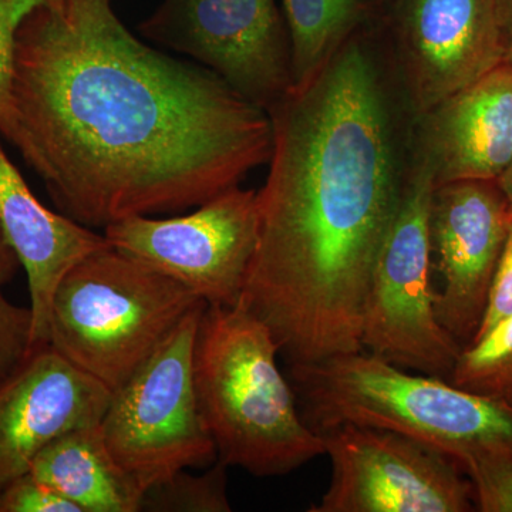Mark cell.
Returning <instances> with one entry per match:
<instances>
[{
  "instance_id": "obj_12",
  "label": "cell",
  "mask_w": 512,
  "mask_h": 512,
  "mask_svg": "<svg viewBox=\"0 0 512 512\" xmlns=\"http://www.w3.org/2000/svg\"><path fill=\"white\" fill-rule=\"evenodd\" d=\"M512 215L495 180L453 181L434 187L431 247L439 256L443 288L436 293L440 325L467 346L487 306Z\"/></svg>"
},
{
  "instance_id": "obj_16",
  "label": "cell",
  "mask_w": 512,
  "mask_h": 512,
  "mask_svg": "<svg viewBox=\"0 0 512 512\" xmlns=\"http://www.w3.org/2000/svg\"><path fill=\"white\" fill-rule=\"evenodd\" d=\"M29 473L82 512H140L146 493L111 454L100 423L47 444Z\"/></svg>"
},
{
  "instance_id": "obj_6",
  "label": "cell",
  "mask_w": 512,
  "mask_h": 512,
  "mask_svg": "<svg viewBox=\"0 0 512 512\" xmlns=\"http://www.w3.org/2000/svg\"><path fill=\"white\" fill-rule=\"evenodd\" d=\"M205 306L198 303L111 393L100 421L111 454L144 491L180 471L218 460L194 382L195 340Z\"/></svg>"
},
{
  "instance_id": "obj_27",
  "label": "cell",
  "mask_w": 512,
  "mask_h": 512,
  "mask_svg": "<svg viewBox=\"0 0 512 512\" xmlns=\"http://www.w3.org/2000/svg\"><path fill=\"white\" fill-rule=\"evenodd\" d=\"M495 181H497L498 187H500L501 192H503L504 198L507 200L508 208H510L512 215V160L510 165L505 168L504 173Z\"/></svg>"
},
{
  "instance_id": "obj_24",
  "label": "cell",
  "mask_w": 512,
  "mask_h": 512,
  "mask_svg": "<svg viewBox=\"0 0 512 512\" xmlns=\"http://www.w3.org/2000/svg\"><path fill=\"white\" fill-rule=\"evenodd\" d=\"M512 315V224L508 232L507 241L501 252L500 261L493 282H491L490 292H488L487 306H485L483 320L478 328L474 340L480 339L488 330L493 329L501 320ZM470 342V343H471ZM468 343V345H470Z\"/></svg>"
},
{
  "instance_id": "obj_21",
  "label": "cell",
  "mask_w": 512,
  "mask_h": 512,
  "mask_svg": "<svg viewBox=\"0 0 512 512\" xmlns=\"http://www.w3.org/2000/svg\"><path fill=\"white\" fill-rule=\"evenodd\" d=\"M62 0H0V136L5 137L12 123L13 53L16 35L23 20L40 6L57 5Z\"/></svg>"
},
{
  "instance_id": "obj_22",
  "label": "cell",
  "mask_w": 512,
  "mask_h": 512,
  "mask_svg": "<svg viewBox=\"0 0 512 512\" xmlns=\"http://www.w3.org/2000/svg\"><path fill=\"white\" fill-rule=\"evenodd\" d=\"M33 349L32 309L8 301L0 288V384L18 372Z\"/></svg>"
},
{
  "instance_id": "obj_10",
  "label": "cell",
  "mask_w": 512,
  "mask_h": 512,
  "mask_svg": "<svg viewBox=\"0 0 512 512\" xmlns=\"http://www.w3.org/2000/svg\"><path fill=\"white\" fill-rule=\"evenodd\" d=\"M332 463L309 512H468L473 487L447 454L393 431L338 424L319 431Z\"/></svg>"
},
{
  "instance_id": "obj_7",
  "label": "cell",
  "mask_w": 512,
  "mask_h": 512,
  "mask_svg": "<svg viewBox=\"0 0 512 512\" xmlns=\"http://www.w3.org/2000/svg\"><path fill=\"white\" fill-rule=\"evenodd\" d=\"M434 180L412 158L402 197L380 249L367 293L362 349L403 369L450 376L461 352L436 316L431 289L430 210Z\"/></svg>"
},
{
  "instance_id": "obj_23",
  "label": "cell",
  "mask_w": 512,
  "mask_h": 512,
  "mask_svg": "<svg viewBox=\"0 0 512 512\" xmlns=\"http://www.w3.org/2000/svg\"><path fill=\"white\" fill-rule=\"evenodd\" d=\"M0 512H82L49 485L28 473L0 491Z\"/></svg>"
},
{
  "instance_id": "obj_25",
  "label": "cell",
  "mask_w": 512,
  "mask_h": 512,
  "mask_svg": "<svg viewBox=\"0 0 512 512\" xmlns=\"http://www.w3.org/2000/svg\"><path fill=\"white\" fill-rule=\"evenodd\" d=\"M20 262L15 251L10 248L8 241H6L5 234H3L2 227H0V288L8 285L15 279L20 268Z\"/></svg>"
},
{
  "instance_id": "obj_3",
  "label": "cell",
  "mask_w": 512,
  "mask_h": 512,
  "mask_svg": "<svg viewBox=\"0 0 512 512\" xmlns=\"http://www.w3.org/2000/svg\"><path fill=\"white\" fill-rule=\"evenodd\" d=\"M271 330L241 303L205 306L194 348L198 403L218 461L286 476L325 454L278 366Z\"/></svg>"
},
{
  "instance_id": "obj_8",
  "label": "cell",
  "mask_w": 512,
  "mask_h": 512,
  "mask_svg": "<svg viewBox=\"0 0 512 512\" xmlns=\"http://www.w3.org/2000/svg\"><path fill=\"white\" fill-rule=\"evenodd\" d=\"M258 192L237 187L174 218L134 215L104 228L109 244L187 286L210 306H235L258 244Z\"/></svg>"
},
{
  "instance_id": "obj_11",
  "label": "cell",
  "mask_w": 512,
  "mask_h": 512,
  "mask_svg": "<svg viewBox=\"0 0 512 512\" xmlns=\"http://www.w3.org/2000/svg\"><path fill=\"white\" fill-rule=\"evenodd\" d=\"M396 57L416 116L504 63L501 0H390Z\"/></svg>"
},
{
  "instance_id": "obj_28",
  "label": "cell",
  "mask_w": 512,
  "mask_h": 512,
  "mask_svg": "<svg viewBox=\"0 0 512 512\" xmlns=\"http://www.w3.org/2000/svg\"><path fill=\"white\" fill-rule=\"evenodd\" d=\"M382 2L386 5V3H390V0H382Z\"/></svg>"
},
{
  "instance_id": "obj_9",
  "label": "cell",
  "mask_w": 512,
  "mask_h": 512,
  "mask_svg": "<svg viewBox=\"0 0 512 512\" xmlns=\"http://www.w3.org/2000/svg\"><path fill=\"white\" fill-rule=\"evenodd\" d=\"M138 30L266 111L292 87L291 43L276 0H163Z\"/></svg>"
},
{
  "instance_id": "obj_15",
  "label": "cell",
  "mask_w": 512,
  "mask_h": 512,
  "mask_svg": "<svg viewBox=\"0 0 512 512\" xmlns=\"http://www.w3.org/2000/svg\"><path fill=\"white\" fill-rule=\"evenodd\" d=\"M0 227L28 275L33 346L49 345L50 306L63 276L93 252L109 248L92 228L50 211L30 190L0 140Z\"/></svg>"
},
{
  "instance_id": "obj_18",
  "label": "cell",
  "mask_w": 512,
  "mask_h": 512,
  "mask_svg": "<svg viewBox=\"0 0 512 512\" xmlns=\"http://www.w3.org/2000/svg\"><path fill=\"white\" fill-rule=\"evenodd\" d=\"M448 382L512 407V315L461 349Z\"/></svg>"
},
{
  "instance_id": "obj_1",
  "label": "cell",
  "mask_w": 512,
  "mask_h": 512,
  "mask_svg": "<svg viewBox=\"0 0 512 512\" xmlns=\"http://www.w3.org/2000/svg\"><path fill=\"white\" fill-rule=\"evenodd\" d=\"M6 140L84 227L200 207L272 154L268 111L218 74L148 46L111 0L23 20Z\"/></svg>"
},
{
  "instance_id": "obj_17",
  "label": "cell",
  "mask_w": 512,
  "mask_h": 512,
  "mask_svg": "<svg viewBox=\"0 0 512 512\" xmlns=\"http://www.w3.org/2000/svg\"><path fill=\"white\" fill-rule=\"evenodd\" d=\"M382 0H281L291 43L292 86L315 76L379 15Z\"/></svg>"
},
{
  "instance_id": "obj_13",
  "label": "cell",
  "mask_w": 512,
  "mask_h": 512,
  "mask_svg": "<svg viewBox=\"0 0 512 512\" xmlns=\"http://www.w3.org/2000/svg\"><path fill=\"white\" fill-rule=\"evenodd\" d=\"M111 392L50 345L37 346L0 384V491L30 471L67 431L99 424Z\"/></svg>"
},
{
  "instance_id": "obj_19",
  "label": "cell",
  "mask_w": 512,
  "mask_h": 512,
  "mask_svg": "<svg viewBox=\"0 0 512 512\" xmlns=\"http://www.w3.org/2000/svg\"><path fill=\"white\" fill-rule=\"evenodd\" d=\"M227 466L211 464L200 476L180 471L164 483L148 488L141 511L150 512H229Z\"/></svg>"
},
{
  "instance_id": "obj_4",
  "label": "cell",
  "mask_w": 512,
  "mask_h": 512,
  "mask_svg": "<svg viewBox=\"0 0 512 512\" xmlns=\"http://www.w3.org/2000/svg\"><path fill=\"white\" fill-rule=\"evenodd\" d=\"M302 416L315 431L356 424L393 431L456 460L512 450V407L413 375L367 350L292 365Z\"/></svg>"
},
{
  "instance_id": "obj_5",
  "label": "cell",
  "mask_w": 512,
  "mask_h": 512,
  "mask_svg": "<svg viewBox=\"0 0 512 512\" xmlns=\"http://www.w3.org/2000/svg\"><path fill=\"white\" fill-rule=\"evenodd\" d=\"M201 302L140 259L100 249L57 285L49 345L114 393Z\"/></svg>"
},
{
  "instance_id": "obj_2",
  "label": "cell",
  "mask_w": 512,
  "mask_h": 512,
  "mask_svg": "<svg viewBox=\"0 0 512 512\" xmlns=\"http://www.w3.org/2000/svg\"><path fill=\"white\" fill-rule=\"evenodd\" d=\"M365 30L268 109L272 154L239 303L291 365L362 350L373 269L402 197L396 110Z\"/></svg>"
},
{
  "instance_id": "obj_26",
  "label": "cell",
  "mask_w": 512,
  "mask_h": 512,
  "mask_svg": "<svg viewBox=\"0 0 512 512\" xmlns=\"http://www.w3.org/2000/svg\"><path fill=\"white\" fill-rule=\"evenodd\" d=\"M501 26L504 37V63L512 66V0H501Z\"/></svg>"
},
{
  "instance_id": "obj_14",
  "label": "cell",
  "mask_w": 512,
  "mask_h": 512,
  "mask_svg": "<svg viewBox=\"0 0 512 512\" xmlns=\"http://www.w3.org/2000/svg\"><path fill=\"white\" fill-rule=\"evenodd\" d=\"M414 157L434 187L497 180L512 160V66L495 67L476 83L417 116Z\"/></svg>"
},
{
  "instance_id": "obj_20",
  "label": "cell",
  "mask_w": 512,
  "mask_h": 512,
  "mask_svg": "<svg viewBox=\"0 0 512 512\" xmlns=\"http://www.w3.org/2000/svg\"><path fill=\"white\" fill-rule=\"evenodd\" d=\"M481 512H512V450H488L464 464Z\"/></svg>"
}]
</instances>
